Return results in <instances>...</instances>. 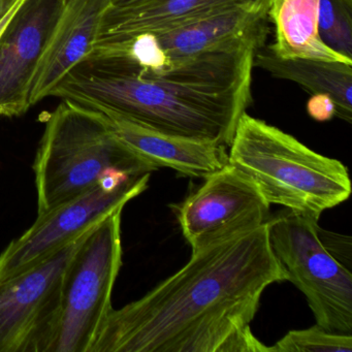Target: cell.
<instances>
[{"instance_id":"cell-1","label":"cell","mask_w":352,"mask_h":352,"mask_svg":"<svg viewBox=\"0 0 352 352\" xmlns=\"http://www.w3.org/2000/svg\"><path fill=\"white\" fill-rule=\"evenodd\" d=\"M287 273L267 221L199 250L143 298L113 309L91 352H270L251 323Z\"/></svg>"},{"instance_id":"cell-2","label":"cell","mask_w":352,"mask_h":352,"mask_svg":"<svg viewBox=\"0 0 352 352\" xmlns=\"http://www.w3.org/2000/svg\"><path fill=\"white\" fill-rule=\"evenodd\" d=\"M267 34L255 32L195 56L170 59L157 69L88 56L50 96L166 135L230 147L252 102L253 59Z\"/></svg>"},{"instance_id":"cell-3","label":"cell","mask_w":352,"mask_h":352,"mask_svg":"<svg viewBox=\"0 0 352 352\" xmlns=\"http://www.w3.org/2000/svg\"><path fill=\"white\" fill-rule=\"evenodd\" d=\"M228 151V164L258 187L270 205L319 220L351 195L347 168L289 133L244 113Z\"/></svg>"},{"instance_id":"cell-4","label":"cell","mask_w":352,"mask_h":352,"mask_svg":"<svg viewBox=\"0 0 352 352\" xmlns=\"http://www.w3.org/2000/svg\"><path fill=\"white\" fill-rule=\"evenodd\" d=\"M38 215L98 186L116 173L143 176L156 168L131 151L98 111L61 100L45 122L34 158Z\"/></svg>"},{"instance_id":"cell-5","label":"cell","mask_w":352,"mask_h":352,"mask_svg":"<svg viewBox=\"0 0 352 352\" xmlns=\"http://www.w3.org/2000/svg\"><path fill=\"white\" fill-rule=\"evenodd\" d=\"M270 243L292 282L306 296L316 324L351 333L352 274L345 261L346 236L324 232L318 220L288 211L267 220Z\"/></svg>"},{"instance_id":"cell-6","label":"cell","mask_w":352,"mask_h":352,"mask_svg":"<svg viewBox=\"0 0 352 352\" xmlns=\"http://www.w3.org/2000/svg\"><path fill=\"white\" fill-rule=\"evenodd\" d=\"M123 209L96 224L67 263L48 352L92 351L113 311V289L122 265Z\"/></svg>"},{"instance_id":"cell-7","label":"cell","mask_w":352,"mask_h":352,"mask_svg":"<svg viewBox=\"0 0 352 352\" xmlns=\"http://www.w3.org/2000/svg\"><path fill=\"white\" fill-rule=\"evenodd\" d=\"M150 175H110L83 195L38 215L34 223L0 253V282L42 263L109 214L124 208L148 188Z\"/></svg>"},{"instance_id":"cell-8","label":"cell","mask_w":352,"mask_h":352,"mask_svg":"<svg viewBox=\"0 0 352 352\" xmlns=\"http://www.w3.org/2000/svg\"><path fill=\"white\" fill-rule=\"evenodd\" d=\"M269 8L246 7L151 32L96 41L89 56L152 69L170 59L195 56L269 30Z\"/></svg>"},{"instance_id":"cell-9","label":"cell","mask_w":352,"mask_h":352,"mask_svg":"<svg viewBox=\"0 0 352 352\" xmlns=\"http://www.w3.org/2000/svg\"><path fill=\"white\" fill-rule=\"evenodd\" d=\"M88 232L42 263L0 282V352H48L65 267Z\"/></svg>"},{"instance_id":"cell-10","label":"cell","mask_w":352,"mask_h":352,"mask_svg":"<svg viewBox=\"0 0 352 352\" xmlns=\"http://www.w3.org/2000/svg\"><path fill=\"white\" fill-rule=\"evenodd\" d=\"M270 206L255 183L228 164L173 210L195 251L265 223Z\"/></svg>"},{"instance_id":"cell-11","label":"cell","mask_w":352,"mask_h":352,"mask_svg":"<svg viewBox=\"0 0 352 352\" xmlns=\"http://www.w3.org/2000/svg\"><path fill=\"white\" fill-rule=\"evenodd\" d=\"M65 0H23L0 34V116L20 117L32 104V81Z\"/></svg>"},{"instance_id":"cell-12","label":"cell","mask_w":352,"mask_h":352,"mask_svg":"<svg viewBox=\"0 0 352 352\" xmlns=\"http://www.w3.org/2000/svg\"><path fill=\"white\" fill-rule=\"evenodd\" d=\"M112 0H65L30 89V104L50 98L55 86L85 60L98 36Z\"/></svg>"},{"instance_id":"cell-13","label":"cell","mask_w":352,"mask_h":352,"mask_svg":"<svg viewBox=\"0 0 352 352\" xmlns=\"http://www.w3.org/2000/svg\"><path fill=\"white\" fill-rule=\"evenodd\" d=\"M100 113L117 137L156 170L168 168L183 176L205 179L228 164V147L223 144L166 135L113 113Z\"/></svg>"},{"instance_id":"cell-14","label":"cell","mask_w":352,"mask_h":352,"mask_svg":"<svg viewBox=\"0 0 352 352\" xmlns=\"http://www.w3.org/2000/svg\"><path fill=\"white\" fill-rule=\"evenodd\" d=\"M272 0H150L131 8L111 6L100 38L131 36L209 17L238 8H269Z\"/></svg>"},{"instance_id":"cell-15","label":"cell","mask_w":352,"mask_h":352,"mask_svg":"<svg viewBox=\"0 0 352 352\" xmlns=\"http://www.w3.org/2000/svg\"><path fill=\"white\" fill-rule=\"evenodd\" d=\"M253 67L278 79L294 82L313 94H327L335 102L336 117L351 123L352 65L318 59L281 58L269 47L263 46L255 53Z\"/></svg>"},{"instance_id":"cell-16","label":"cell","mask_w":352,"mask_h":352,"mask_svg":"<svg viewBox=\"0 0 352 352\" xmlns=\"http://www.w3.org/2000/svg\"><path fill=\"white\" fill-rule=\"evenodd\" d=\"M319 0H272L267 19L275 28V41L269 49L281 58L352 60L333 52L321 41L318 32Z\"/></svg>"},{"instance_id":"cell-17","label":"cell","mask_w":352,"mask_h":352,"mask_svg":"<svg viewBox=\"0 0 352 352\" xmlns=\"http://www.w3.org/2000/svg\"><path fill=\"white\" fill-rule=\"evenodd\" d=\"M318 32L331 50L352 60V0H319Z\"/></svg>"},{"instance_id":"cell-18","label":"cell","mask_w":352,"mask_h":352,"mask_svg":"<svg viewBox=\"0 0 352 352\" xmlns=\"http://www.w3.org/2000/svg\"><path fill=\"white\" fill-rule=\"evenodd\" d=\"M351 333H331L319 325L288 331L270 352H351Z\"/></svg>"},{"instance_id":"cell-19","label":"cell","mask_w":352,"mask_h":352,"mask_svg":"<svg viewBox=\"0 0 352 352\" xmlns=\"http://www.w3.org/2000/svg\"><path fill=\"white\" fill-rule=\"evenodd\" d=\"M307 112L318 122L331 120L337 114L335 102L327 94H313L307 104Z\"/></svg>"},{"instance_id":"cell-20","label":"cell","mask_w":352,"mask_h":352,"mask_svg":"<svg viewBox=\"0 0 352 352\" xmlns=\"http://www.w3.org/2000/svg\"><path fill=\"white\" fill-rule=\"evenodd\" d=\"M22 0H0V21Z\"/></svg>"},{"instance_id":"cell-21","label":"cell","mask_w":352,"mask_h":352,"mask_svg":"<svg viewBox=\"0 0 352 352\" xmlns=\"http://www.w3.org/2000/svg\"><path fill=\"white\" fill-rule=\"evenodd\" d=\"M150 0H112V7L131 8L147 3Z\"/></svg>"}]
</instances>
